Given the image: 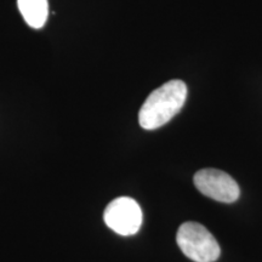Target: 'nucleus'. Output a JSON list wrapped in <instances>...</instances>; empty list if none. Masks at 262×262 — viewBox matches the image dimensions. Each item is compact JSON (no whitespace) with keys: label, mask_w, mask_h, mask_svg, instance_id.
Masks as SVG:
<instances>
[{"label":"nucleus","mask_w":262,"mask_h":262,"mask_svg":"<svg viewBox=\"0 0 262 262\" xmlns=\"http://www.w3.org/2000/svg\"><path fill=\"white\" fill-rule=\"evenodd\" d=\"M104 224L120 235L136 234L142 225V210L136 201L119 196L107 205L103 214Z\"/></svg>","instance_id":"nucleus-3"},{"label":"nucleus","mask_w":262,"mask_h":262,"mask_svg":"<svg viewBox=\"0 0 262 262\" xmlns=\"http://www.w3.org/2000/svg\"><path fill=\"white\" fill-rule=\"evenodd\" d=\"M176 242L185 256L194 262H215L220 257L217 241L198 222H185L180 226Z\"/></svg>","instance_id":"nucleus-2"},{"label":"nucleus","mask_w":262,"mask_h":262,"mask_svg":"<svg viewBox=\"0 0 262 262\" xmlns=\"http://www.w3.org/2000/svg\"><path fill=\"white\" fill-rule=\"evenodd\" d=\"M196 189L209 198L221 203H233L239 198L238 183L227 172L217 169L199 170L193 178Z\"/></svg>","instance_id":"nucleus-4"},{"label":"nucleus","mask_w":262,"mask_h":262,"mask_svg":"<svg viewBox=\"0 0 262 262\" xmlns=\"http://www.w3.org/2000/svg\"><path fill=\"white\" fill-rule=\"evenodd\" d=\"M187 98V85L180 79L163 84L147 97L139 112L142 129L156 130L169 123L182 110Z\"/></svg>","instance_id":"nucleus-1"},{"label":"nucleus","mask_w":262,"mask_h":262,"mask_svg":"<svg viewBox=\"0 0 262 262\" xmlns=\"http://www.w3.org/2000/svg\"><path fill=\"white\" fill-rule=\"evenodd\" d=\"M17 6L26 24L32 28L39 29L47 24L49 16L48 0H17Z\"/></svg>","instance_id":"nucleus-5"}]
</instances>
